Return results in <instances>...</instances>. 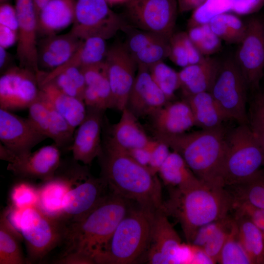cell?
<instances>
[{
    "label": "cell",
    "mask_w": 264,
    "mask_h": 264,
    "mask_svg": "<svg viewBox=\"0 0 264 264\" xmlns=\"http://www.w3.org/2000/svg\"><path fill=\"white\" fill-rule=\"evenodd\" d=\"M100 159L102 177L110 192L154 211L163 203L160 182L147 167L133 159L126 151L107 140Z\"/></svg>",
    "instance_id": "cell-1"
},
{
    "label": "cell",
    "mask_w": 264,
    "mask_h": 264,
    "mask_svg": "<svg viewBox=\"0 0 264 264\" xmlns=\"http://www.w3.org/2000/svg\"><path fill=\"white\" fill-rule=\"evenodd\" d=\"M169 190V198L159 210L179 222L189 244L200 227L227 217L234 209V198L225 187L201 181L187 188Z\"/></svg>",
    "instance_id": "cell-2"
},
{
    "label": "cell",
    "mask_w": 264,
    "mask_h": 264,
    "mask_svg": "<svg viewBox=\"0 0 264 264\" xmlns=\"http://www.w3.org/2000/svg\"><path fill=\"white\" fill-rule=\"evenodd\" d=\"M226 129L175 134L154 133L155 139L179 154L202 182L225 187L223 171L227 152Z\"/></svg>",
    "instance_id": "cell-3"
},
{
    "label": "cell",
    "mask_w": 264,
    "mask_h": 264,
    "mask_svg": "<svg viewBox=\"0 0 264 264\" xmlns=\"http://www.w3.org/2000/svg\"><path fill=\"white\" fill-rule=\"evenodd\" d=\"M131 203L110 191L84 218L67 224L62 254L77 253L95 264V258L131 208Z\"/></svg>",
    "instance_id": "cell-4"
},
{
    "label": "cell",
    "mask_w": 264,
    "mask_h": 264,
    "mask_svg": "<svg viewBox=\"0 0 264 264\" xmlns=\"http://www.w3.org/2000/svg\"><path fill=\"white\" fill-rule=\"evenodd\" d=\"M156 211L131 207L95 258V264H131L145 260Z\"/></svg>",
    "instance_id": "cell-5"
},
{
    "label": "cell",
    "mask_w": 264,
    "mask_h": 264,
    "mask_svg": "<svg viewBox=\"0 0 264 264\" xmlns=\"http://www.w3.org/2000/svg\"><path fill=\"white\" fill-rule=\"evenodd\" d=\"M225 187L248 180L263 168L264 150L249 125L238 124L226 135Z\"/></svg>",
    "instance_id": "cell-6"
},
{
    "label": "cell",
    "mask_w": 264,
    "mask_h": 264,
    "mask_svg": "<svg viewBox=\"0 0 264 264\" xmlns=\"http://www.w3.org/2000/svg\"><path fill=\"white\" fill-rule=\"evenodd\" d=\"M67 225L60 218L45 212L38 205L24 209L19 231L25 242L28 262L40 261L64 242Z\"/></svg>",
    "instance_id": "cell-7"
},
{
    "label": "cell",
    "mask_w": 264,
    "mask_h": 264,
    "mask_svg": "<svg viewBox=\"0 0 264 264\" xmlns=\"http://www.w3.org/2000/svg\"><path fill=\"white\" fill-rule=\"evenodd\" d=\"M248 89L235 58L221 61L210 92L228 119L238 124L249 125L246 107Z\"/></svg>",
    "instance_id": "cell-8"
},
{
    "label": "cell",
    "mask_w": 264,
    "mask_h": 264,
    "mask_svg": "<svg viewBox=\"0 0 264 264\" xmlns=\"http://www.w3.org/2000/svg\"><path fill=\"white\" fill-rule=\"evenodd\" d=\"M126 23L105 0H76L75 19L70 31L82 40L98 37L107 40L122 30Z\"/></svg>",
    "instance_id": "cell-9"
},
{
    "label": "cell",
    "mask_w": 264,
    "mask_h": 264,
    "mask_svg": "<svg viewBox=\"0 0 264 264\" xmlns=\"http://www.w3.org/2000/svg\"><path fill=\"white\" fill-rule=\"evenodd\" d=\"M124 5L127 24L169 39L174 33L177 0H128Z\"/></svg>",
    "instance_id": "cell-10"
},
{
    "label": "cell",
    "mask_w": 264,
    "mask_h": 264,
    "mask_svg": "<svg viewBox=\"0 0 264 264\" xmlns=\"http://www.w3.org/2000/svg\"><path fill=\"white\" fill-rule=\"evenodd\" d=\"M246 23V33L239 44L235 60L248 88L257 90L264 70V22L260 18L254 17Z\"/></svg>",
    "instance_id": "cell-11"
},
{
    "label": "cell",
    "mask_w": 264,
    "mask_h": 264,
    "mask_svg": "<svg viewBox=\"0 0 264 264\" xmlns=\"http://www.w3.org/2000/svg\"><path fill=\"white\" fill-rule=\"evenodd\" d=\"M37 73L11 66L0 78V107L8 110L28 108L40 96Z\"/></svg>",
    "instance_id": "cell-12"
},
{
    "label": "cell",
    "mask_w": 264,
    "mask_h": 264,
    "mask_svg": "<svg viewBox=\"0 0 264 264\" xmlns=\"http://www.w3.org/2000/svg\"><path fill=\"white\" fill-rule=\"evenodd\" d=\"M106 181L101 177L88 176L70 188L64 196L58 217L67 224L79 221L95 208L109 194Z\"/></svg>",
    "instance_id": "cell-13"
},
{
    "label": "cell",
    "mask_w": 264,
    "mask_h": 264,
    "mask_svg": "<svg viewBox=\"0 0 264 264\" xmlns=\"http://www.w3.org/2000/svg\"><path fill=\"white\" fill-rule=\"evenodd\" d=\"M105 61L111 91L113 109L122 111L127 107L137 65L123 44H116L108 48Z\"/></svg>",
    "instance_id": "cell-14"
},
{
    "label": "cell",
    "mask_w": 264,
    "mask_h": 264,
    "mask_svg": "<svg viewBox=\"0 0 264 264\" xmlns=\"http://www.w3.org/2000/svg\"><path fill=\"white\" fill-rule=\"evenodd\" d=\"M46 138L28 118L0 109L1 144L14 154L13 158L29 154L33 148Z\"/></svg>",
    "instance_id": "cell-15"
},
{
    "label": "cell",
    "mask_w": 264,
    "mask_h": 264,
    "mask_svg": "<svg viewBox=\"0 0 264 264\" xmlns=\"http://www.w3.org/2000/svg\"><path fill=\"white\" fill-rule=\"evenodd\" d=\"M168 218L160 210L155 213L151 243L145 260L148 264L183 263L184 244Z\"/></svg>",
    "instance_id": "cell-16"
},
{
    "label": "cell",
    "mask_w": 264,
    "mask_h": 264,
    "mask_svg": "<svg viewBox=\"0 0 264 264\" xmlns=\"http://www.w3.org/2000/svg\"><path fill=\"white\" fill-rule=\"evenodd\" d=\"M18 19L17 58L19 66L36 73L40 69L37 60L38 17L33 0H15Z\"/></svg>",
    "instance_id": "cell-17"
},
{
    "label": "cell",
    "mask_w": 264,
    "mask_h": 264,
    "mask_svg": "<svg viewBox=\"0 0 264 264\" xmlns=\"http://www.w3.org/2000/svg\"><path fill=\"white\" fill-rule=\"evenodd\" d=\"M60 160L59 147L54 143L26 155L14 157L8 163L7 169L21 178L39 179L45 182L55 177Z\"/></svg>",
    "instance_id": "cell-18"
},
{
    "label": "cell",
    "mask_w": 264,
    "mask_h": 264,
    "mask_svg": "<svg viewBox=\"0 0 264 264\" xmlns=\"http://www.w3.org/2000/svg\"><path fill=\"white\" fill-rule=\"evenodd\" d=\"M29 117L35 126L59 148L73 141V128L41 93L28 108Z\"/></svg>",
    "instance_id": "cell-19"
},
{
    "label": "cell",
    "mask_w": 264,
    "mask_h": 264,
    "mask_svg": "<svg viewBox=\"0 0 264 264\" xmlns=\"http://www.w3.org/2000/svg\"><path fill=\"white\" fill-rule=\"evenodd\" d=\"M103 110L88 108L86 117L78 126L70 147L73 158L90 165L102 154L101 143Z\"/></svg>",
    "instance_id": "cell-20"
},
{
    "label": "cell",
    "mask_w": 264,
    "mask_h": 264,
    "mask_svg": "<svg viewBox=\"0 0 264 264\" xmlns=\"http://www.w3.org/2000/svg\"><path fill=\"white\" fill-rule=\"evenodd\" d=\"M169 101L153 80L149 69L138 66L126 108L137 117L150 116Z\"/></svg>",
    "instance_id": "cell-21"
},
{
    "label": "cell",
    "mask_w": 264,
    "mask_h": 264,
    "mask_svg": "<svg viewBox=\"0 0 264 264\" xmlns=\"http://www.w3.org/2000/svg\"><path fill=\"white\" fill-rule=\"evenodd\" d=\"M84 40L70 31L64 34L44 37L38 42L37 60L39 68L49 71L65 63L77 50Z\"/></svg>",
    "instance_id": "cell-22"
},
{
    "label": "cell",
    "mask_w": 264,
    "mask_h": 264,
    "mask_svg": "<svg viewBox=\"0 0 264 264\" xmlns=\"http://www.w3.org/2000/svg\"><path fill=\"white\" fill-rule=\"evenodd\" d=\"M86 87L84 102L88 108L113 109L112 94L105 61L81 68Z\"/></svg>",
    "instance_id": "cell-23"
},
{
    "label": "cell",
    "mask_w": 264,
    "mask_h": 264,
    "mask_svg": "<svg viewBox=\"0 0 264 264\" xmlns=\"http://www.w3.org/2000/svg\"><path fill=\"white\" fill-rule=\"evenodd\" d=\"M150 116L154 133L179 134L195 126L191 110L183 99L168 102Z\"/></svg>",
    "instance_id": "cell-24"
},
{
    "label": "cell",
    "mask_w": 264,
    "mask_h": 264,
    "mask_svg": "<svg viewBox=\"0 0 264 264\" xmlns=\"http://www.w3.org/2000/svg\"><path fill=\"white\" fill-rule=\"evenodd\" d=\"M221 62L216 58L206 56L198 63L183 67L178 72L183 97L210 92Z\"/></svg>",
    "instance_id": "cell-25"
},
{
    "label": "cell",
    "mask_w": 264,
    "mask_h": 264,
    "mask_svg": "<svg viewBox=\"0 0 264 264\" xmlns=\"http://www.w3.org/2000/svg\"><path fill=\"white\" fill-rule=\"evenodd\" d=\"M106 41L98 37L84 40L77 50L65 63L50 71L40 70L37 73L39 86L50 82L68 67L81 68L105 61L108 50Z\"/></svg>",
    "instance_id": "cell-26"
},
{
    "label": "cell",
    "mask_w": 264,
    "mask_h": 264,
    "mask_svg": "<svg viewBox=\"0 0 264 264\" xmlns=\"http://www.w3.org/2000/svg\"><path fill=\"white\" fill-rule=\"evenodd\" d=\"M192 112L195 126L203 130L226 129L230 121L209 91L183 97Z\"/></svg>",
    "instance_id": "cell-27"
},
{
    "label": "cell",
    "mask_w": 264,
    "mask_h": 264,
    "mask_svg": "<svg viewBox=\"0 0 264 264\" xmlns=\"http://www.w3.org/2000/svg\"><path fill=\"white\" fill-rule=\"evenodd\" d=\"M108 138L126 152L148 147L154 140L148 136L137 117L127 108L122 111L119 121L112 126Z\"/></svg>",
    "instance_id": "cell-28"
},
{
    "label": "cell",
    "mask_w": 264,
    "mask_h": 264,
    "mask_svg": "<svg viewBox=\"0 0 264 264\" xmlns=\"http://www.w3.org/2000/svg\"><path fill=\"white\" fill-rule=\"evenodd\" d=\"M76 0H50L38 17V34L44 37L57 34L73 24Z\"/></svg>",
    "instance_id": "cell-29"
},
{
    "label": "cell",
    "mask_w": 264,
    "mask_h": 264,
    "mask_svg": "<svg viewBox=\"0 0 264 264\" xmlns=\"http://www.w3.org/2000/svg\"><path fill=\"white\" fill-rule=\"evenodd\" d=\"M43 95L74 129L84 120L87 110L84 102L69 96L49 82L40 86Z\"/></svg>",
    "instance_id": "cell-30"
},
{
    "label": "cell",
    "mask_w": 264,
    "mask_h": 264,
    "mask_svg": "<svg viewBox=\"0 0 264 264\" xmlns=\"http://www.w3.org/2000/svg\"><path fill=\"white\" fill-rule=\"evenodd\" d=\"M237 235L252 264H264V235L245 214L234 208Z\"/></svg>",
    "instance_id": "cell-31"
},
{
    "label": "cell",
    "mask_w": 264,
    "mask_h": 264,
    "mask_svg": "<svg viewBox=\"0 0 264 264\" xmlns=\"http://www.w3.org/2000/svg\"><path fill=\"white\" fill-rule=\"evenodd\" d=\"M158 174L164 184L169 188H187L200 181L177 153L170 152Z\"/></svg>",
    "instance_id": "cell-32"
},
{
    "label": "cell",
    "mask_w": 264,
    "mask_h": 264,
    "mask_svg": "<svg viewBox=\"0 0 264 264\" xmlns=\"http://www.w3.org/2000/svg\"><path fill=\"white\" fill-rule=\"evenodd\" d=\"M9 208L0 219V264H23L27 262L22 252L21 233L14 227L8 217Z\"/></svg>",
    "instance_id": "cell-33"
},
{
    "label": "cell",
    "mask_w": 264,
    "mask_h": 264,
    "mask_svg": "<svg viewBox=\"0 0 264 264\" xmlns=\"http://www.w3.org/2000/svg\"><path fill=\"white\" fill-rule=\"evenodd\" d=\"M235 204L244 203L264 211V168L241 184L225 187Z\"/></svg>",
    "instance_id": "cell-34"
},
{
    "label": "cell",
    "mask_w": 264,
    "mask_h": 264,
    "mask_svg": "<svg viewBox=\"0 0 264 264\" xmlns=\"http://www.w3.org/2000/svg\"><path fill=\"white\" fill-rule=\"evenodd\" d=\"M208 23L213 32L228 44H240L246 31V23L229 12L216 15Z\"/></svg>",
    "instance_id": "cell-35"
},
{
    "label": "cell",
    "mask_w": 264,
    "mask_h": 264,
    "mask_svg": "<svg viewBox=\"0 0 264 264\" xmlns=\"http://www.w3.org/2000/svg\"><path fill=\"white\" fill-rule=\"evenodd\" d=\"M73 179L55 178L45 181L39 188L38 206L45 212L58 216L63 198L72 186Z\"/></svg>",
    "instance_id": "cell-36"
},
{
    "label": "cell",
    "mask_w": 264,
    "mask_h": 264,
    "mask_svg": "<svg viewBox=\"0 0 264 264\" xmlns=\"http://www.w3.org/2000/svg\"><path fill=\"white\" fill-rule=\"evenodd\" d=\"M169 43L168 58L175 64L182 68L198 63L205 57L191 41L187 32H174Z\"/></svg>",
    "instance_id": "cell-37"
},
{
    "label": "cell",
    "mask_w": 264,
    "mask_h": 264,
    "mask_svg": "<svg viewBox=\"0 0 264 264\" xmlns=\"http://www.w3.org/2000/svg\"><path fill=\"white\" fill-rule=\"evenodd\" d=\"M187 33L195 46L205 57L210 56L221 48V40L213 32L208 23L190 28Z\"/></svg>",
    "instance_id": "cell-38"
},
{
    "label": "cell",
    "mask_w": 264,
    "mask_h": 264,
    "mask_svg": "<svg viewBox=\"0 0 264 264\" xmlns=\"http://www.w3.org/2000/svg\"><path fill=\"white\" fill-rule=\"evenodd\" d=\"M217 262L220 264H252L238 238L234 218L231 230L220 252Z\"/></svg>",
    "instance_id": "cell-39"
},
{
    "label": "cell",
    "mask_w": 264,
    "mask_h": 264,
    "mask_svg": "<svg viewBox=\"0 0 264 264\" xmlns=\"http://www.w3.org/2000/svg\"><path fill=\"white\" fill-rule=\"evenodd\" d=\"M149 71L154 81L171 101L175 92L180 88L178 72L163 61L154 65L149 68Z\"/></svg>",
    "instance_id": "cell-40"
},
{
    "label": "cell",
    "mask_w": 264,
    "mask_h": 264,
    "mask_svg": "<svg viewBox=\"0 0 264 264\" xmlns=\"http://www.w3.org/2000/svg\"><path fill=\"white\" fill-rule=\"evenodd\" d=\"M169 39L160 37L142 50L132 56L138 66L150 67L169 57Z\"/></svg>",
    "instance_id": "cell-41"
},
{
    "label": "cell",
    "mask_w": 264,
    "mask_h": 264,
    "mask_svg": "<svg viewBox=\"0 0 264 264\" xmlns=\"http://www.w3.org/2000/svg\"><path fill=\"white\" fill-rule=\"evenodd\" d=\"M234 217L230 214L221 220L217 227L207 238L200 249L212 260L214 264L217 262L220 252L231 230Z\"/></svg>",
    "instance_id": "cell-42"
},
{
    "label": "cell",
    "mask_w": 264,
    "mask_h": 264,
    "mask_svg": "<svg viewBox=\"0 0 264 264\" xmlns=\"http://www.w3.org/2000/svg\"><path fill=\"white\" fill-rule=\"evenodd\" d=\"M249 125L264 150V91L253 97L248 110Z\"/></svg>",
    "instance_id": "cell-43"
},
{
    "label": "cell",
    "mask_w": 264,
    "mask_h": 264,
    "mask_svg": "<svg viewBox=\"0 0 264 264\" xmlns=\"http://www.w3.org/2000/svg\"><path fill=\"white\" fill-rule=\"evenodd\" d=\"M11 207L24 209L38 205L39 189L29 183L22 182L16 184L11 190L10 195Z\"/></svg>",
    "instance_id": "cell-44"
},
{
    "label": "cell",
    "mask_w": 264,
    "mask_h": 264,
    "mask_svg": "<svg viewBox=\"0 0 264 264\" xmlns=\"http://www.w3.org/2000/svg\"><path fill=\"white\" fill-rule=\"evenodd\" d=\"M169 149V147L166 144L156 139L155 143L152 149L147 166L153 174L157 175L158 174L161 166L170 153Z\"/></svg>",
    "instance_id": "cell-45"
},
{
    "label": "cell",
    "mask_w": 264,
    "mask_h": 264,
    "mask_svg": "<svg viewBox=\"0 0 264 264\" xmlns=\"http://www.w3.org/2000/svg\"><path fill=\"white\" fill-rule=\"evenodd\" d=\"M50 82L53 83L66 94L84 101L83 94L80 92L74 81L65 72L59 73Z\"/></svg>",
    "instance_id": "cell-46"
},
{
    "label": "cell",
    "mask_w": 264,
    "mask_h": 264,
    "mask_svg": "<svg viewBox=\"0 0 264 264\" xmlns=\"http://www.w3.org/2000/svg\"><path fill=\"white\" fill-rule=\"evenodd\" d=\"M231 11L239 14L255 12L264 5V0H226Z\"/></svg>",
    "instance_id": "cell-47"
},
{
    "label": "cell",
    "mask_w": 264,
    "mask_h": 264,
    "mask_svg": "<svg viewBox=\"0 0 264 264\" xmlns=\"http://www.w3.org/2000/svg\"><path fill=\"white\" fill-rule=\"evenodd\" d=\"M0 25L18 32V24L15 6L8 2L0 4Z\"/></svg>",
    "instance_id": "cell-48"
},
{
    "label": "cell",
    "mask_w": 264,
    "mask_h": 264,
    "mask_svg": "<svg viewBox=\"0 0 264 264\" xmlns=\"http://www.w3.org/2000/svg\"><path fill=\"white\" fill-rule=\"evenodd\" d=\"M234 208L247 215L259 227L264 235V211L244 203L235 204Z\"/></svg>",
    "instance_id": "cell-49"
},
{
    "label": "cell",
    "mask_w": 264,
    "mask_h": 264,
    "mask_svg": "<svg viewBox=\"0 0 264 264\" xmlns=\"http://www.w3.org/2000/svg\"><path fill=\"white\" fill-rule=\"evenodd\" d=\"M18 41V32L0 25V46L7 48Z\"/></svg>",
    "instance_id": "cell-50"
},
{
    "label": "cell",
    "mask_w": 264,
    "mask_h": 264,
    "mask_svg": "<svg viewBox=\"0 0 264 264\" xmlns=\"http://www.w3.org/2000/svg\"><path fill=\"white\" fill-rule=\"evenodd\" d=\"M156 139L149 147L145 148H139L127 152L133 159L140 164L147 166L152 149L155 144Z\"/></svg>",
    "instance_id": "cell-51"
},
{
    "label": "cell",
    "mask_w": 264,
    "mask_h": 264,
    "mask_svg": "<svg viewBox=\"0 0 264 264\" xmlns=\"http://www.w3.org/2000/svg\"><path fill=\"white\" fill-rule=\"evenodd\" d=\"M205 1L206 0H177L178 11L182 13L194 10Z\"/></svg>",
    "instance_id": "cell-52"
},
{
    "label": "cell",
    "mask_w": 264,
    "mask_h": 264,
    "mask_svg": "<svg viewBox=\"0 0 264 264\" xmlns=\"http://www.w3.org/2000/svg\"><path fill=\"white\" fill-rule=\"evenodd\" d=\"M11 60V54L6 48L0 46V68L3 70L8 66Z\"/></svg>",
    "instance_id": "cell-53"
},
{
    "label": "cell",
    "mask_w": 264,
    "mask_h": 264,
    "mask_svg": "<svg viewBox=\"0 0 264 264\" xmlns=\"http://www.w3.org/2000/svg\"><path fill=\"white\" fill-rule=\"evenodd\" d=\"M50 0H33L37 17L44 6Z\"/></svg>",
    "instance_id": "cell-54"
},
{
    "label": "cell",
    "mask_w": 264,
    "mask_h": 264,
    "mask_svg": "<svg viewBox=\"0 0 264 264\" xmlns=\"http://www.w3.org/2000/svg\"><path fill=\"white\" fill-rule=\"evenodd\" d=\"M110 5L125 3L128 0H105Z\"/></svg>",
    "instance_id": "cell-55"
},
{
    "label": "cell",
    "mask_w": 264,
    "mask_h": 264,
    "mask_svg": "<svg viewBox=\"0 0 264 264\" xmlns=\"http://www.w3.org/2000/svg\"><path fill=\"white\" fill-rule=\"evenodd\" d=\"M8 0H0V4L3 3H6Z\"/></svg>",
    "instance_id": "cell-56"
}]
</instances>
